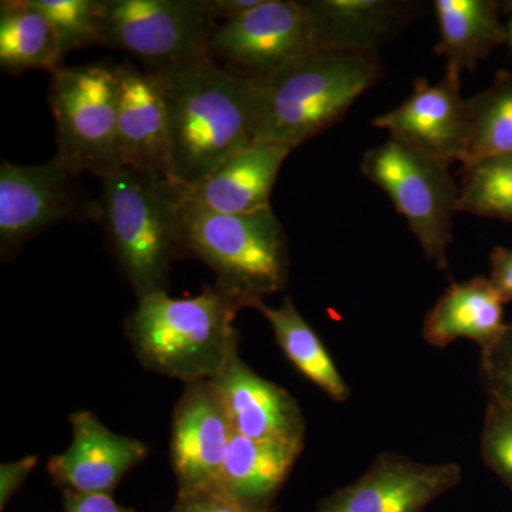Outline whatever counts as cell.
<instances>
[{
  "label": "cell",
  "instance_id": "cell-3",
  "mask_svg": "<svg viewBox=\"0 0 512 512\" xmlns=\"http://www.w3.org/2000/svg\"><path fill=\"white\" fill-rule=\"evenodd\" d=\"M383 77L377 55L311 53L252 79L256 143L296 147L335 126Z\"/></svg>",
  "mask_w": 512,
  "mask_h": 512
},
{
  "label": "cell",
  "instance_id": "cell-20",
  "mask_svg": "<svg viewBox=\"0 0 512 512\" xmlns=\"http://www.w3.org/2000/svg\"><path fill=\"white\" fill-rule=\"evenodd\" d=\"M503 298L490 279L457 282L440 296L424 320L423 338L437 349L468 339L490 349L505 330Z\"/></svg>",
  "mask_w": 512,
  "mask_h": 512
},
{
  "label": "cell",
  "instance_id": "cell-19",
  "mask_svg": "<svg viewBox=\"0 0 512 512\" xmlns=\"http://www.w3.org/2000/svg\"><path fill=\"white\" fill-rule=\"evenodd\" d=\"M303 446L258 441L234 434L212 487L248 512H272Z\"/></svg>",
  "mask_w": 512,
  "mask_h": 512
},
{
  "label": "cell",
  "instance_id": "cell-8",
  "mask_svg": "<svg viewBox=\"0 0 512 512\" xmlns=\"http://www.w3.org/2000/svg\"><path fill=\"white\" fill-rule=\"evenodd\" d=\"M104 46L161 72L210 57L217 28L202 0H100Z\"/></svg>",
  "mask_w": 512,
  "mask_h": 512
},
{
  "label": "cell",
  "instance_id": "cell-10",
  "mask_svg": "<svg viewBox=\"0 0 512 512\" xmlns=\"http://www.w3.org/2000/svg\"><path fill=\"white\" fill-rule=\"evenodd\" d=\"M311 32L301 2L262 0L212 32L210 57L232 72L259 79L311 55Z\"/></svg>",
  "mask_w": 512,
  "mask_h": 512
},
{
  "label": "cell",
  "instance_id": "cell-11",
  "mask_svg": "<svg viewBox=\"0 0 512 512\" xmlns=\"http://www.w3.org/2000/svg\"><path fill=\"white\" fill-rule=\"evenodd\" d=\"M461 70L447 64L443 80L419 79L400 106L373 120L390 138L444 168L463 163L468 138L467 100L461 97Z\"/></svg>",
  "mask_w": 512,
  "mask_h": 512
},
{
  "label": "cell",
  "instance_id": "cell-22",
  "mask_svg": "<svg viewBox=\"0 0 512 512\" xmlns=\"http://www.w3.org/2000/svg\"><path fill=\"white\" fill-rule=\"evenodd\" d=\"M259 312L268 320L276 342L306 379L311 380L333 402L343 403L350 397V390L328 349L316 335L291 298H285L279 308L261 303Z\"/></svg>",
  "mask_w": 512,
  "mask_h": 512
},
{
  "label": "cell",
  "instance_id": "cell-13",
  "mask_svg": "<svg viewBox=\"0 0 512 512\" xmlns=\"http://www.w3.org/2000/svg\"><path fill=\"white\" fill-rule=\"evenodd\" d=\"M234 434L212 380L185 384L171 423L170 456L178 494L214 485Z\"/></svg>",
  "mask_w": 512,
  "mask_h": 512
},
{
  "label": "cell",
  "instance_id": "cell-18",
  "mask_svg": "<svg viewBox=\"0 0 512 512\" xmlns=\"http://www.w3.org/2000/svg\"><path fill=\"white\" fill-rule=\"evenodd\" d=\"M292 147L254 143L222 163L191 190L184 202L202 210L247 215L271 207V192Z\"/></svg>",
  "mask_w": 512,
  "mask_h": 512
},
{
  "label": "cell",
  "instance_id": "cell-7",
  "mask_svg": "<svg viewBox=\"0 0 512 512\" xmlns=\"http://www.w3.org/2000/svg\"><path fill=\"white\" fill-rule=\"evenodd\" d=\"M360 171L389 195L427 259L448 272L447 251L453 242L460 188L447 168L389 138L366 151Z\"/></svg>",
  "mask_w": 512,
  "mask_h": 512
},
{
  "label": "cell",
  "instance_id": "cell-26",
  "mask_svg": "<svg viewBox=\"0 0 512 512\" xmlns=\"http://www.w3.org/2000/svg\"><path fill=\"white\" fill-rule=\"evenodd\" d=\"M55 29L60 57L103 45L100 0H32Z\"/></svg>",
  "mask_w": 512,
  "mask_h": 512
},
{
  "label": "cell",
  "instance_id": "cell-1",
  "mask_svg": "<svg viewBox=\"0 0 512 512\" xmlns=\"http://www.w3.org/2000/svg\"><path fill=\"white\" fill-rule=\"evenodd\" d=\"M168 113L170 180L197 187L229 157L256 143L252 79L211 57L154 72Z\"/></svg>",
  "mask_w": 512,
  "mask_h": 512
},
{
  "label": "cell",
  "instance_id": "cell-9",
  "mask_svg": "<svg viewBox=\"0 0 512 512\" xmlns=\"http://www.w3.org/2000/svg\"><path fill=\"white\" fill-rule=\"evenodd\" d=\"M76 168L56 156L39 165L0 164V254H18L59 222L99 220V202L84 190Z\"/></svg>",
  "mask_w": 512,
  "mask_h": 512
},
{
  "label": "cell",
  "instance_id": "cell-14",
  "mask_svg": "<svg viewBox=\"0 0 512 512\" xmlns=\"http://www.w3.org/2000/svg\"><path fill=\"white\" fill-rule=\"evenodd\" d=\"M70 423L72 444L47 461V473L62 493L111 494L150 453L144 441L113 433L93 413H74Z\"/></svg>",
  "mask_w": 512,
  "mask_h": 512
},
{
  "label": "cell",
  "instance_id": "cell-16",
  "mask_svg": "<svg viewBox=\"0 0 512 512\" xmlns=\"http://www.w3.org/2000/svg\"><path fill=\"white\" fill-rule=\"evenodd\" d=\"M116 74L121 167L150 171L170 180L167 104L157 74L140 72L130 63L116 64Z\"/></svg>",
  "mask_w": 512,
  "mask_h": 512
},
{
  "label": "cell",
  "instance_id": "cell-28",
  "mask_svg": "<svg viewBox=\"0 0 512 512\" xmlns=\"http://www.w3.org/2000/svg\"><path fill=\"white\" fill-rule=\"evenodd\" d=\"M481 375L491 402L512 404V325L505 326L500 339L481 352Z\"/></svg>",
  "mask_w": 512,
  "mask_h": 512
},
{
  "label": "cell",
  "instance_id": "cell-2",
  "mask_svg": "<svg viewBox=\"0 0 512 512\" xmlns=\"http://www.w3.org/2000/svg\"><path fill=\"white\" fill-rule=\"evenodd\" d=\"M242 309L217 285L185 299L156 292L138 299L124 329L141 366L190 384L214 379L239 353Z\"/></svg>",
  "mask_w": 512,
  "mask_h": 512
},
{
  "label": "cell",
  "instance_id": "cell-29",
  "mask_svg": "<svg viewBox=\"0 0 512 512\" xmlns=\"http://www.w3.org/2000/svg\"><path fill=\"white\" fill-rule=\"evenodd\" d=\"M170 512H248L218 488L210 487L191 494H177Z\"/></svg>",
  "mask_w": 512,
  "mask_h": 512
},
{
  "label": "cell",
  "instance_id": "cell-15",
  "mask_svg": "<svg viewBox=\"0 0 512 512\" xmlns=\"http://www.w3.org/2000/svg\"><path fill=\"white\" fill-rule=\"evenodd\" d=\"M227 409L235 434L258 441L305 443L306 424L301 407L284 387L269 382L239 353L212 379Z\"/></svg>",
  "mask_w": 512,
  "mask_h": 512
},
{
  "label": "cell",
  "instance_id": "cell-31",
  "mask_svg": "<svg viewBox=\"0 0 512 512\" xmlns=\"http://www.w3.org/2000/svg\"><path fill=\"white\" fill-rule=\"evenodd\" d=\"M64 512H137L116 503L111 494L63 493Z\"/></svg>",
  "mask_w": 512,
  "mask_h": 512
},
{
  "label": "cell",
  "instance_id": "cell-34",
  "mask_svg": "<svg viewBox=\"0 0 512 512\" xmlns=\"http://www.w3.org/2000/svg\"><path fill=\"white\" fill-rule=\"evenodd\" d=\"M511 40H512V23H511Z\"/></svg>",
  "mask_w": 512,
  "mask_h": 512
},
{
  "label": "cell",
  "instance_id": "cell-33",
  "mask_svg": "<svg viewBox=\"0 0 512 512\" xmlns=\"http://www.w3.org/2000/svg\"><path fill=\"white\" fill-rule=\"evenodd\" d=\"M261 2L262 0H202V5L212 22L222 20L225 23L256 8Z\"/></svg>",
  "mask_w": 512,
  "mask_h": 512
},
{
  "label": "cell",
  "instance_id": "cell-6",
  "mask_svg": "<svg viewBox=\"0 0 512 512\" xmlns=\"http://www.w3.org/2000/svg\"><path fill=\"white\" fill-rule=\"evenodd\" d=\"M49 104L57 156L80 174L100 180L121 168L117 151L119 82L116 64L57 67L50 73Z\"/></svg>",
  "mask_w": 512,
  "mask_h": 512
},
{
  "label": "cell",
  "instance_id": "cell-30",
  "mask_svg": "<svg viewBox=\"0 0 512 512\" xmlns=\"http://www.w3.org/2000/svg\"><path fill=\"white\" fill-rule=\"evenodd\" d=\"M36 456H26L12 463H3L0 466V508L5 511L6 505L18 493L20 487L25 484L26 478L35 470Z\"/></svg>",
  "mask_w": 512,
  "mask_h": 512
},
{
  "label": "cell",
  "instance_id": "cell-21",
  "mask_svg": "<svg viewBox=\"0 0 512 512\" xmlns=\"http://www.w3.org/2000/svg\"><path fill=\"white\" fill-rule=\"evenodd\" d=\"M498 6L488 0H436L437 55L463 70L473 69L507 37Z\"/></svg>",
  "mask_w": 512,
  "mask_h": 512
},
{
  "label": "cell",
  "instance_id": "cell-12",
  "mask_svg": "<svg viewBox=\"0 0 512 512\" xmlns=\"http://www.w3.org/2000/svg\"><path fill=\"white\" fill-rule=\"evenodd\" d=\"M461 480L456 463L423 464L382 453L359 480L329 495L315 512H423Z\"/></svg>",
  "mask_w": 512,
  "mask_h": 512
},
{
  "label": "cell",
  "instance_id": "cell-32",
  "mask_svg": "<svg viewBox=\"0 0 512 512\" xmlns=\"http://www.w3.org/2000/svg\"><path fill=\"white\" fill-rule=\"evenodd\" d=\"M491 284L504 302L512 301V251L495 248L491 254Z\"/></svg>",
  "mask_w": 512,
  "mask_h": 512
},
{
  "label": "cell",
  "instance_id": "cell-17",
  "mask_svg": "<svg viewBox=\"0 0 512 512\" xmlns=\"http://www.w3.org/2000/svg\"><path fill=\"white\" fill-rule=\"evenodd\" d=\"M312 53L376 55L412 18L414 6L394 0H305Z\"/></svg>",
  "mask_w": 512,
  "mask_h": 512
},
{
  "label": "cell",
  "instance_id": "cell-5",
  "mask_svg": "<svg viewBox=\"0 0 512 512\" xmlns=\"http://www.w3.org/2000/svg\"><path fill=\"white\" fill-rule=\"evenodd\" d=\"M99 221L111 254L138 299L168 292L178 255L184 190L150 171L121 167L101 180Z\"/></svg>",
  "mask_w": 512,
  "mask_h": 512
},
{
  "label": "cell",
  "instance_id": "cell-23",
  "mask_svg": "<svg viewBox=\"0 0 512 512\" xmlns=\"http://www.w3.org/2000/svg\"><path fill=\"white\" fill-rule=\"evenodd\" d=\"M0 66L12 74L26 70L53 73L63 66L55 29L32 0L0 3Z\"/></svg>",
  "mask_w": 512,
  "mask_h": 512
},
{
  "label": "cell",
  "instance_id": "cell-27",
  "mask_svg": "<svg viewBox=\"0 0 512 512\" xmlns=\"http://www.w3.org/2000/svg\"><path fill=\"white\" fill-rule=\"evenodd\" d=\"M481 450L487 466L512 490V404H488Z\"/></svg>",
  "mask_w": 512,
  "mask_h": 512
},
{
  "label": "cell",
  "instance_id": "cell-4",
  "mask_svg": "<svg viewBox=\"0 0 512 512\" xmlns=\"http://www.w3.org/2000/svg\"><path fill=\"white\" fill-rule=\"evenodd\" d=\"M177 244L178 255L207 265L217 278L215 285L244 309L258 308L265 296L288 284V239L272 207L227 215L183 201Z\"/></svg>",
  "mask_w": 512,
  "mask_h": 512
},
{
  "label": "cell",
  "instance_id": "cell-24",
  "mask_svg": "<svg viewBox=\"0 0 512 512\" xmlns=\"http://www.w3.org/2000/svg\"><path fill=\"white\" fill-rule=\"evenodd\" d=\"M468 138L464 170L512 154V80L500 77L485 92L467 100Z\"/></svg>",
  "mask_w": 512,
  "mask_h": 512
},
{
  "label": "cell",
  "instance_id": "cell-25",
  "mask_svg": "<svg viewBox=\"0 0 512 512\" xmlns=\"http://www.w3.org/2000/svg\"><path fill=\"white\" fill-rule=\"evenodd\" d=\"M457 211L512 222V154L466 168Z\"/></svg>",
  "mask_w": 512,
  "mask_h": 512
}]
</instances>
